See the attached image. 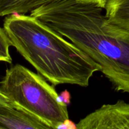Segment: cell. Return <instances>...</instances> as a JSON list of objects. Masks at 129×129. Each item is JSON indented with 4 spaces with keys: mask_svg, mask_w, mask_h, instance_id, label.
<instances>
[{
    "mask_svg": "<svg viewBox=\"0 0 129 129\" xmlns=\"http://www.w3.org/2000/svg\"><path fill=\"white\" fill-rule=\"evenodd\" d=\"M103 10L93 3L57 0L30 13L97 63L116 91L129 94V31L110 22Z\"/></svg>",
    "mask_w": 129,
    "mask_h": 129,
    "instance_id": "cell-1",
    "label": "cell"
},
{
    "mask_svg": "<svg viewBox=\"0 0 129 129\" xmlns=\"http://www.w3.org/2000/svg\"><path fill=\"white\" fill-rule=\"evenodd\" d=\"M3 28L14 47L53 86H88L101 67L71 42L31 15L12 14Z\"/></svg>",
    "mask_w": 129,
    "mask_h": 129,
    "instance_id": "cell-2",
    "label": "cell"
},
{
    "mask_svg": "<svg viewBox=\"0 0 129 129\" xmlns=\"http://www.w3.org/2000/svg\"><path fill=\"white\" fill-rule=\"evenodd\" d=\"M0 89L16 109L53 129L75 127L69 118L68 105L42 76L21 64L6 69Z\"/></svg>",
    "mask_w": 129,
    "mask_h": 129,
    "instance_id": "cell-3",
    "label": "cell"
},
{
    "mask_svg": "<svg viewBox=\"0 0 129 129\" xmlns=\"http://www.w3.org/2000/svg\"><path fill=\"white\" fill-rule=\"evenodd\" d=\"M76 129H129V103L103 105L82 118Z\"/></svg>",
    "mask_w": 129,
    "mask_h": 129,
    "instance_id": "cell-4",
    "label": "cell"
},
{
    "mask_svg": "<svg viewBox=\"0 0 129 129\" xmlns=\"http://www.w3.org/2000/svg\"><path fill=\"white\" fill-rule=\"evenodd\" d=\"M0 129H53L33 116L0 103Z\"/></svg>",
    "mask_w": 129,
    "mask_h": 129,
    "instance_id": "cell-5",
    "label": "cell"
},
{
    "mask_svg": "<svg viewBox=\"0 0 129 129\" xmlns=\"http://www.w3.org/2000/svg\"><path fill=\"white\" fill-rule=\"evenodd\" d=\"M57 0H0V16L26 14L43 5ZM96 4L105 9L107 0H80Z\"/></svg>",
    "mask_w": 129,
    "mask_h": 129,
    "instance_id": "cell-6",
    "label": "cell"
},
{
    "mask_svg": "<svg viewBox=\"0 0 129 129\" xmlns=\"http://www.w3.org/2000/svg\"><path fill=\"white\" fill-rule=\"evenodd\" d=\"M105 10L110 22L129 31V0H107Z\"/></svg>",
    "mask_w": 129,
    "mask_h": 129,
    "instance_id": "cell-7",
    "label": "cell"
},
{
    "mask_svg": "<svg viewBox=\"0 0 129 129\" xmlns=\"http://www.w3.org/2000/svg\"><path fill=\"white\" fill-rule=\"evenodd\" d=\"M10 40L4 28L0 27V61L11 64L12 59L10 54Z\"/></svg>",
    "mask_w": 129,
    "mask_h": 129,
    "instance_id": "cell-8",
    "label": "cell"
},
{
    "mask_svg": "<svg viewBox=\"0 0 129 129\" xmlns=\"http://www.w3.org/2000/svg\"><path fill=\"white\" fill-rule=\"evenodd\" d=\"M60 99L63 102L66 103L67 105H68L69 104H70L71 103V94L67 90L61 92L59 95Z\"/></svg>",
    "mask_w": 129,
    "mask_h": 129,
    "instance_id": "cell-9",
    "label": "cell"
},
{
    "mask_svg": "<svg viewBox=\"0 0 129 129\" xmlns=\"http://www.w3.org/2000/svg\"><path fill=\"white\" fill-rule=\"evenodd\" d=\"M0 103L2 105H4L13 107L12 105L11 104V102H10L9 98L5 95V93L3 92V91L1 89H0Z\"/></svg>",
    "mask_w": 129,
    "mask_h": 129,
    "instance_id": "cell-10",
    "label": "cell"
}]
</instances>
